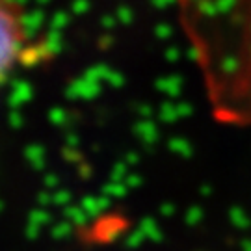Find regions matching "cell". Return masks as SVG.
Listing matches in <instances>:
<instances>
[{
  "label": "cell",
  "mask_w": 251,
  "mask_h": 251,
  "mask_svg": "<svg viewBox=\"0 0 251 251\" xmlns=\"http://www.w3.org/2000/svg\"><path fill=\"white\" fill-rule=\"evenodd\" d=\"M26 41L25 23L11 0H0V84L6 80Z\"/></svg>",
  "instance_id": "7a4b0ae2"
},
{
  "label": "cell",
  "mask_w": 251,
  "mask_h": 251,
  "mask_svg": "<svg viewBox=\"0 0 251 251\" xmlns=\"http://www.w3.org/2000/svg\"><path fill=\"white\" fill-rule=\"evenodd\" d=\"M212 114L251 126V0H180Z\"/></svg>",
  "instance_id": "6da1fadb"
}]
</instances>
